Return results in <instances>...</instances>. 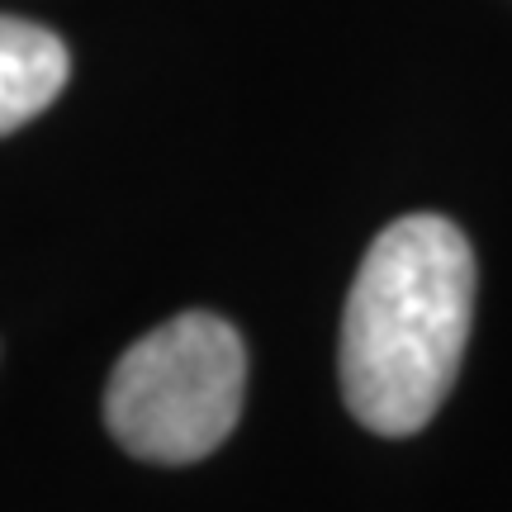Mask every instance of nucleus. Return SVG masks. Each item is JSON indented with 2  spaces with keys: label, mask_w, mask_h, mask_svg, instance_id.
I'll return each instance as SVG.
<instances>
[{
  "label": "nucleus",
  "mask_w": 512,
  "mask_h": 512,
  "mask_svg": "<svg viewBox=\"0 0 512 512\" xmlns=\"http://www.w3.org/2000/svg\"><path fill=\"white\" fill-rule=\"evenodd\" d=\"M247 394V347L214 313H181L119 356L105 422L128 456L190 465L219 451Z\"/></svg>",
  "instance_id": "f03ea898"
},
{
  "label": "nucleus",
  "mask_w": 512,
  "mask_h": 512,
  "mask_svg": "<svg viewBox=\"0 0 512 512\" xmlns=\"http://www.w3.org/2000/svg\"><path fill=\"white\" fill-rule=\"evenodd\" d=\"M72 72L67 43L34 19L0 15V138L53 105Z\"/></svg>",
  "instance_id": "7ed1b4c3"
},
{
  "label": "nucleus",
  "mask_w": 512,
  "mask_h": 512,
  "mask_svg": "<svg viewBox=\"0 0 512 512\" xmlns=\"http://www.w3.org/2000/svg\"><path fill=\"white\" fill-rule=\"evenodd\" d=\"M475 318V252L451 219L408 214L370 242L342 313L337 375L351 418L413 437L451 394Z\"/></svg>",
  "instance_id": "f257e3e1"
}]
</instances>
